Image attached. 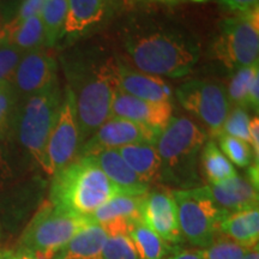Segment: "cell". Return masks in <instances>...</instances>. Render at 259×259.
Here are the masks:
<instances>
[{
    "instance_id": "cb8c5ba5",
    "label": "cell",
    "mask_w": 259,
    "mask_h": 259,
    "mask_svg": "<svg viewBox=\"0 0 259 259\" xmlns=\"http://www.w3.org/2000/svg\"><path fill=\"white\" fill-rule=\"evenodd\" d=\"M200 164L210 185L220 184L238 176L235 167L213 141H206L200 151Z\"/></svg>"
},
{
    "instance_id": "83f0119b",
    "label": "cell",
    "mask_w": 259,
    "mask_h": 259,
    "mask_svg": "<svg viewBox=\"0 0 259 259\" xmlns=\"http://www.w3.org/2000/svg\"><path fill=\"white\" fill-rule=\"evenodd\" d=\"M219 143L225 156L235 166L244 168L250 166L253 161L254 155L251 145L241 139L222 134L219 136Z\"/></svg>"
},
{
    "instance_id": "4dcf8cb0",
    "label": "cell",
    "mask_w": 259,
    "mask_h": 259,
    "mask_svg": "<svg viewBox=\"0 0 259 259\" xmlns=\"http://www.w3.org/2000/svg\"><path fill=\"white\" fill-rule=\"evenodd\" d=\"M23 54V52L12 45L0 41V83H12L16 69Z\"/></svg>"
},
{
    "instance_id": "9c48e42d",
    "label": "cell",
    "mask_w": 259,
    "mask_h": 259,
    "mask_svg": "<svg viewBox=\"0 0 259 259\" xmlns=\"http://www.w3.org/2000/svg\"><path fill=\"white\" fill-rule=\"evenodd\" d=\"M177 97L187 112L196 116L215 137L222 135L223 125L231 111L226 88L210 79H192L178 88Z\"/></svg>"
},
{
    "instance_id": "8d00e7d4",
    "label": "cell",
    "mask_w": 259,
    "mask_h": 259,
    "mask_svg": "<svg viewBox=\"0 0 259 259\" xmlns=\"http://www.w3.org/2000/svg\"><path fill=\"white\" fill-rule=\"evenodd\" d=\"M248 130H250V144L253 151V155L255 156V161H258L259 156V119L255 115L254 118L250 119V125H248Z\"/></svg>"
},
{
    "instance_id": "7bdbcfd3",
    "label": "cell",
    "mask_w": 259,
    "mask_h": 259,
    "mask_svg": "<svg viewBox=\"0 0 259 259\" xmlns=\"http://www.w3.org/2000/svg\"><path fill=\"white\" fill-rule=\"evenodd\" d=\"M8 85H11V84H6V83H0V92H2L3 89L6 88Z\"/></svg>"
},
{
    "instance_id": "5b68a950",
    "label": "cell",
    "mask_w": 259,
    "mask_h": 259,
    "mask_svg": "<svg viewBox=\"0 0 259 259\" xmlns=\"http://www.w3.org/2000/svg\"><path fill=\"white\" fill-rule=\"evenodd\" d=\"M61 103L63 93L59 82L56 80L46 89L24 99L23 103L16 108L12 120L18 143L44 171L47 142L59 115Z\"/></svg>"
},
{
    "instance_id": "52a82bcc",
    "label": "cell",
    "mask_w": 259,
    "mask_h": 259,
    "mask_svg": "<svg viewBox=\"0 0 259 259\" xmlns=\"http://www.w3.org/2000/svg\"><path fill=\"white\" fill-rule=\"evenodd\" d=\"M178 209L181 235L196 247L206 248L215 241L226 215L213 202L206 186L171 191Z\"/></svg>"
},
{
    "instance_id": "ac0fdd59",
    "label": "cell",
    "mask_w": 259,
    "mask_h": 259,
    "mask_svg": "<svg viewBox=\"0 0 259 259\" xmlns=\"http://www.w3.org/2000/svg\"><path fill=\"white\" fill-rule=\"evenodd\" d=\"M90 156L94 157L107 178L120 190L121 194L143 196L148 192V184L142 181L141 178L127 166L116 149L100 151Z\"/></svg>"
},
{
    "instance_id": "ab89813d",
    "label": "cell",
    "mask_w": 259,
    "mask_h": 259,
    "mask_svg": "<svg viewBox=\"0 0 259 259\" xmlns=\"http://www.w3.org/2000/svg\"><path fill=\"white\" fill-rule=\"evenodd\" d=\"M10 259H37L36 255L25 247H19L16 252H10Z\"/></svg>"
},
{
    "instance_id": "ba28073f",
    "label": "cell",
    "mask_w": 259,
    "mask_h": 259,
    "mask_svg": "<svg viewBox=\"0 0 259 259\" xmlns=\"http://www.w3.org/2000/svg\"><path fill=\"white\" fill-rule=\"evenodd\" d=\"M213 53L216 59L232 70L258 64V8L241 16L223 19L219 24Z\"/></svg>"
},
{
    "instance_id": "f1b7e54d",
    "label": "cell",
    "mask_w": 259,
    "mask_h": 259,
    "mask_svg": "<svg viewBox=\"0 0 259 259\" xmlns=\"http://www.w3.org/2000/svg\"><path fill=\"white\" fill-rule=\"evenodd\" d=\"M102 259H139L128 235L107 236L102 248Z\"/></svg>"
},
{
    "instance_id": "7c38bea8",
    "label": "cell",
    "mask_w": 259,
    "mask_h": 259,
    "mask_svg": "<svg viewBox=\"0 0 259 259\" xmlns=\"http://www.w3.org/2000/svg\"><path fill=\"white\" fill-rule=\"evenodd\" d=\"M57 69L54 58L44 48L25 52L11 83L18 100L27 99L58 80Z\"/></svg>"
},
{
    "instance_id": "1f68e13d",
    "label": "cell",
    "mask_w": 259,
    "mask_h": 259,
    "mask_svg": "<svg viewBox=\"0 0 259 259\" xmlns=\"http://www.w3.org/2000/svg\"><path fill=\"white\" fill-rule=\"evenodd\" d=\"M17 103L18 97L12 85H8L0 92V136L3 138H5L11 130Z\"/></svg>"
},
{
    "instance_id": "44dd1931",
    "label": "cell",
    "mask_w": 259,
    "mask_h": 259,
    "mask_svg": "<svg viewBox=\"0 0 259 259\" xmlns=\"http://www.w3.org/2000/svg\"><path fill=\"white\" fill-rule=\"evenodd\" d=\"M106 240V232L92 222L77 233L53 259H102Z\"/></svg>"
},
{
    "instance_id": "f35d334b",
    "label": "cell",
    "mask_w": 259,
    "mask_h": 259,
    "mask_svg": "<svg viewBox=\"0 0 259 259\" xmlns=\"http://www.w3.org/2000/svg\"><path fill=\"white\" fill-rule=\"evenodd\" d=\"M171 259H204L203 250H187L174 255Z\"/></svg>"
},
{
    "instance_id": "5bb4252c",
    "label": "cell",
    "mask_w": 259,
    "mask_h": 259,
    "mask_svg": "<svg viewBox=\"0 0 259 259\" xmlns=\"http://www.w3.org/2000/svg\"><path fill=\"white\" fill-rule=\"evenodd\" d=\"M171 103L150 102L128 95L115 85L111 116L121 118L136 124L161 131L171 119Z\"/></svg>"
},
{
    "instance_id": "8992f818",
    "label": "cell",
    "mask_w": 259,
    "mask_h": 259,
    "mask_svg": "<svg viewBox=\"0 0 259 259\" xmlns=\"http://www.w3.org/2000/svg\"><path fill=\"white\" fill-rule=\"evenodd\" d=\"M89 218L63 210L47 202L41 206L22 235V247L28 248L37 259H53L58 252L84 227Z\"/></svg>"
},
{
    "instance_id": "d6986e66",
    "label": "cell",
    "mask_w": 259,
    "mask_h": 259,
    "mask_svg": "<svg viewBox=\"0 0 259 259\" xmlns=\"http://www.w3.org/2000/svg\"><path fill=\"white\" fill-rule=\"evenodd\" d=\"M107 0H67V14L63 35L79 37L102 21L106 14Z\"/></svg>"
},
{
    "instance_id": "6da1fadb",
    "label": "cell",
    "mask_w": 259,
    "mask_h": 259,
    "mask_svg": "<svg viewBox=\"0 0 259 259\" xmlns=\"http://www.w3.org/2000/svg\"><path fill=\"white\" fill-rule=\"evenodd\" d=\"M121 194L93 156L77 157L53 176L48 202L79 216L89 218L100 206Z\"/></svg>"
},
{
    "instance_id": "d590c367",
    "label": "cell",
    "mask_w": 259,
    "mask_h": 259,
    "mask_svg": "<svg viewBox=\"0 0 259 259\" xmlns=\"http://www.w3.org/2000/svg\"><path fill=\"white\" fill-rule=\"evenodd\" d=\"M246 107L253 109L254 112H258V107H259V73L255 74V76L253 77V79H252L250 87H248Z\"/></svg>"
},
{
    "instance_id": "bcb514c9",
    "label": "cell",
    "mask_w": 259,
    "mask_h": 259,
    "mask_svg": "<svg viewBox=\"0 0 259 259\" xmlns=\"http://www.w3.org/2000/svg\"><path fill=\"white\" fill-rule=\"evenodd\" d=\"M3 2H6V0H0V3H3Z\"/></svg>"
},
{
    "instance_id": "ee69618b",
    "label": "cell",
    "mask_w": 259,
    "mask_h": 259,
    "mask_svg": "<svg viewBox=\"0 0 259 259\" xmlns=\"http://www.w3.org/2000/svg\"><path fill=\"white\" fill-rule=\"evenodd\" d=\"M160 2H166V3H168V2H177V0H160Z\"/></svg>"
},
{
    "instance_id": "b9f144b4",
    "label": "cell",
    "mask_w": 259,
    "mask_h": 259,
    "mask_svg": "<svg viewBox=\"0 0 259 259\" xmlns=\"http://www.w3.org/2000/svg\"><path fill=\"white\" fill-rule=\"evenodd\" d=\"M0 259H10V251H0Z\"/></svg>"
},
{
    "instance_id": "603a6c76",
    "label": "cell",
    "mask_w": 259,
    "mask_h": 259,
    "mask_svg": "<svg viewBox=\"0 0 259 259\" xmlns=\"http://www.w3.org/2000/svg\"><path fill=\"white\" fill-rule=\"evenodd\" d=\"M0 41L8 42L23 53L42 48L45 31L40 16L25 19L18 24L6 23L0 27Z\"/></svg>"
},
{
    "instance_id": "7a4b0ae2",
    "label": "cell",
    "mask_w": 259,
    "mask_h": 259,
    "mask_svg": "<svg viewBox=\"0 0 259 259\" xmlns=\"http://www.w3.org/2000/svg\"><path fill=\"white\" fill-rule=\"evenodd\" d=\"M125 48L138 71L157 77L185 76L200 57L194 38L170 31L134 35L126 40Z\"/></svg>"
},
{
    "instance_id": "60d3db41",
    "label": "cell",
    "mask_w": 259,
    "mask_h": 259,
    "mask_svg": "<svg viewBox=\"0 0 259 259\" xmlns=\"http://www.w3.org/2000/svg\"><path fill=\"white\" fill-rule=\"evenodd\" d=\"M241 259H259L258 246L257 247H253V248H251V250H248Z\"/></svg>"
},
{
    "instance_id": "8fae6325",
    "label": "cell",
    "mask_w": 259,
    "mask_h": 259,
    "mask_svg": "<svg viewBox=\"0 0 259 259\" xmlns=\"http://www.w3.org/2000/svg\"><path fill=\"white\" fill-rule=\"evenodd\" d=\"M160 132L126 119L111 116L96 130L92 137L80 145L77 157L90 156L100 151L119 149L130 144H155Z\"/></svg>"
},
{
    "instance_id": "f546056e",
    "label": "cell",
    "mask_w": 259,
    "mask_h": 259,
    "mask_svg": "<svg viewBox=\"0 0 259 259\" xmlns=\"http://www.w3.org/2000/svg\"><path fill=\"white\" fill-rule=\"evenodd\" d=\"M250 116L246 113L245 108L241 107H233L227 116L225 125H223L222 134L232 136L250 144Z\"/></svg>"
},
{
    "instance_id": "7402d4cb",
    "label": "cell",
    "mask_w": 259,
    "mask_h": 259,
    "mask_svg": "<svg viewBox=\"0 0 259 259\" xmlns=\"http://www.w3.org/2000/svg\"><path fill=\"white\" fill-rule=\"evenodd\" d=\"M127 166L141 178L145 184L160 180L161 161L155 144H130L116 149Z\"/></svg>"
},
{
    "instance_id": "74e56055",
    "label": "cell",
    "mask_w": 259,
    "mask_h": 259,
    "mask_svg": "<svg viewBox=\"0 0 259 259\" xmlns=\"http://www.w3.org/2000/svg\"><path fill=\"white\" fill-rule=\"evenodd\" d=\"M4 139L0 136V186L4 185L6 180H9L12 176L11 168H10L8 160L5 156V149H4Z\"/></svg>"
},
{
    "instance_id": "484cf974",
    "label": "cell",
    "mask_w": 259,
    "mask_h": 259,
    "mask_svg": "<svg viewBox=\"0 0 259 259\" xmlns=\"http://www.w3.org/2000/svg\"><path fill=\"white\" fill-rule=\"evenodd\" d=\"M128 236L134 242L139 259H162L166 254L167 242L143 222L137 223Z\"/></svg>"
},
{
    "instance_id": "d6a6232c",
    "label": "cell",
    "mask_w": 259,
    "mask_h": 259,
    "mask_svg": "<svg viewBox=\"0 0 259 259\" xmlns=\"http://www.w3.org/2000/svg\"><path fill=\"white\" fill-rule=\"evenodd\" d=\"M247 251V248L226 239L213 241L209 247L203 250V255L204 259H241Z\"/></svg>"
},
{
    "instance_id": "e575fe53",
    "label": "cell",
    "mask_w": 259,
    "mask_h": 259,
    "mask_svg": "<svg viewBox=\"0 0 259 259\" xmlns=\"http://www.w3.org/2000/svg\"><path fill=\"white\" fill-rule=\"evenodd\" d=\"M220 2L233 11L241 12V14H246L258 8V0H220Z\"/></svg>"
},
{
    "instance_id": "e0dca14e",
    "label": "cell",
    "mask_w": 259,
    "mask_h": 259,
    "mask_svg": "<svg viewBox=\"0 0 259 259\" xmlns=\"http://www.w3.org/2000/svg\"><path fill=\"white\" fill-rule=\"evenodd\" d=\"M213 202L227 213L258 208V189L236 176L215 185H206Z\"/></svg>"
},
{
    "instance_id": "4fadbf2b",
    "label": "cell",
    "mask_w": 259,
    "mask_h": 259,
    "mask_svg": "<svg viewBox=\"0 0 259 259\" xmlns=\"http://www.w3.org/2000/svg\"><path fill=\"white\" fill-rule=\"evenodd\" d=\"M142 222L164 242L177 244L183 239L178 209L171 192H147L141 206Z\"/></svg>"
},
{
    "instance_id": "d4e9b609",
    "label": "cell",
    "mask_w": 259,
    "mask_h": 259,
    "mask_svg": "<svg viewBox=\"0 0 259 259\" xmlns=\"http://www.w3.org/2000/svg\"><path fill=\"white\" fill-rule=\"evenodd\" d=\"M66 14L67 0H46V4L40 15L42 24H44L46 46H54L63 35Z\"/></svg>"
},
{
    "instance_id": "4316f807",
    "label": "cell",
    "mask_w": 259,
    "mask_h": 259,
    "mask_svg": "<svg viewBox=\"0 0 259 259\" xmlns=\"http://www.w3.org/2000/svg\"><path fill=\"white\" fill-rule=\"evenodd\" d=\"M257 73H259L258 64L252 65V66L240 67V69L236 70V72L233 74L231 80H229L226 90L227 97H228L231 105L245 108L246 101H247L248 87H250L252 79Z\"/></svg>"
},
{
    "instance_id": "ffe728a7",
    "label": "cell",
    "mask_w": 259,
    "mask_h": 259,
    "mask_svg": "<svg viewBox=\"0 0 259 259\" xmlns=\"http://www.w3.org/2000/svg\"><path fill=\"white\" fill-rule=\"evenodd\" d=\"M219 232L247 250L257 247L259 241L258 208L226 215L220 223Z\"/></svg>"
},
{
    "instance_id": "836d02e7",
    "label": "cell",
    "mask_w": 259,
    "mask_h": 259,
    "mask_svg": "<svg viewBox=\"0 0 259 259\" xmlns=\"http://www.w3.org/2000/svg\"><path fill=\"white\" fill-rule=\"evenodd\" d=\"M45 4H46V0H23L21 6H19L17 14L15 16V18H12L10 21V23L18 24L24 22L28 18L40 16Z\"/></svg>"
},
{
    "instance_id": "3957f363",
    "label": "cell",
    "mask_w": 259,
    "mask_h": 259,
    "mask_svg": "<svg viewBox=\"0 0 259 259\" xmlns=\"http://www.w3.org/2000/svg\"><path fill=\"white\" fill-rule=\"evenodd\" d=\"M205 142L206 134L192 120L171 118L155 142L161 161L160 180L179 190L197 187L198 156Z\"/></svg>"
},
{
    "instance_id": "2e32d148",
    "label": "cell",
    "mask_w": 259,
    "mask_h": 259,
    "mask_svg": "<svg viewBox=\"0 0 259 259\" xmlns=\"http://www.w3.org/2000/svg\"><path fill=\"white\" fill-rule=\"evenodd\" d=\"M112 73L115 85L137 99L150 102H169L171 89L157 76L136 71L119 61L112 60Z\"/></svg>"
},
{
    "instance_id": "30bf717a",
    "label": "cell",
    "mask_w": 259,
    "mask_h": 259,
    "mask_svg": "<svg viewBox=\"0 0 259 259\" xmlns=\"http://www.w3.org/2000/svg\"><path fill=\"white\" fill-rule=\"evenodd\" d=\"M79 148L80 137L76 105L73 94L67 87L63 96L59 115L47 142L45 171L53 177L77 158Z\"/></svg>"
},
{
    "instance_id": "f6af8a7d",
    "label": "cell",
    "mask_w": 259,
    "mask_h": 259,
    "mask_svg": "<svg viewBox=\"0 0 259 259\" xmlns=\"http://www.w3.org/2000/svg\"><path fill=\"white\" fill-rule=\"evenodd\" d=\"M193 2H204V0H193Z\"/></svg>"
},
{
    "instance_id": "277c9868",
    "label": "cell",
    "mask_w": 259,
    "mask_h": 259,
    "mask_svg": "<svg viewBox=\"0 0 259 259\" xmlns=\"http://www.w3.org/2000/svg\"><path fill=\"white\" fill-rule=\"evenodd\" d=\"M80 145L92 137L102 124L111 118L115 80L112 73V60L100 65H88L70 71Z\"/></svg>"
},
{
    "instance_id": "9a60e30c",
    "label": "cell",
    "mask_w": 259,
    "mask_h": 259,
    "mask_svg": "<svg viewBox=\"0 0 259 259\" xmlns=\"http://www.w3.org/2000/svg\"><path fill=\"white\" fill-rule=\"evenodd\" d=\"M143 197L144 194H116L89 216L90 221L101 227L107 236L128 235L131 229L142 222Z\"/></svg>"
}]
</instances>
